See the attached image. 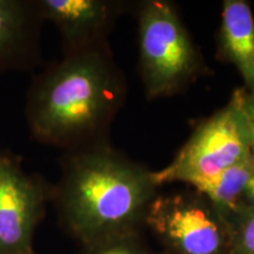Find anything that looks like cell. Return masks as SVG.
<instances>
[{
  "mask_svg": "<svg viewBox=\"0 0 254 254\" xmlns=\"http://www.w3.org/2000/svg\"><path fill=\"white\" fill-rule=\"evenodd\" d=\"M125 98L126 80L109 41L66 53L28 87V131L34 140L65 152L107 142Z\"/></svg>",
  "mask_w": 254,
  "mask_h": 254,
  "instance_id": "obj_1",
  "label": "cell"
},
{
  "mask_svg": "<svg viewBox=\"0 0 254 254\" xmlns=\"http://www.w3.org/2000/svg\"><path fill=\"white\" fill-rule=\"evenodd\" d=\"M52 200L63 226L84 246L138 232L159 187L153 171L107 142L65 152Z\"/></svg>",
  "mask_w": 254,
  "mask_h": 254,
  "instance_id": "obj_2",
  "label": "cell"
},
{
  "mask_svg": "<svg viewBox=\"0 0 254 254\" xmlns=\"http://www.w3.org/2000/svg\"><path fill=\"white\" fill-rule=\"evenodd\" d=\"M138 28L139 67L148 99L179 93L205 72L201 53L172 2H141Z\"/></svg>",
  "mask_w": 254,
  "mask_h": 254,
  "instance_id": "obj_3",
  "label": "cell"
},
{
  "mask_svg": "<svg viewBox=\"0 0 254 254\" xmlns=\"http://www.w3.org/2000/svg\"><path fill=\"white\" fill-rule=\"evenodd\" d=\"M251 154L245 119L236 95L194 129L166 167L153 171L155 185L187 184L196 190Z\"/></svg>",
  "mask_w": 254,
  "mask_h": 254,
  "instance_id": "obj_4",
  "label": "cell"
},
{
  "mask_svg": "<svg viewBox=\"0 0 254 254\" xmlns=\"http://www.w3.org/2000/svg\"><path fill=\"white\" fill-rule=\"evenodd\" d=\"M144 222L171 254H228L230 239L224 217L194 190L158 194Z\"/></svg>",
  "mask_w": 254,
  "mask_h": 254,
  "instance_id": "obj_5",
  "label": "cell"
},
{
  "mask_svg": "<svg viewBox=\"0 0 254 254\" xmlns=\"http://www.w3.org/2000/svg\"><path fill=\"white\" fill-rule=\"evenodd\" d=\"M52 190L45 178L24 170L21 155L0 150V254L33 252L34 233Z\"/></svg>",
  "mask_w": 254,
  "mask_h": 254,
  "instance_id": "obj_6",
  "label": "cell"
},
{
  "mask_svg": "<svg viewBox=\"0 0 254 254\" xmlns=\"http://www.w3.org/2000/svg\"><path fill=\"white\" fill-rule=\"evenodd\" d=\"M44 21L59 31L64 55L107 41L123 13L124 2L114 0H36Z\"/></svg>",
  "mask_w": 254,
  "mask_h": 254,
  "instance_id": "obj_7",
  "label": "cell"
},
{
  "mask_svg": "<svg viewBox=\"0 0 254 254\" xmlns=\"http://www.w3.org/2000/svg\"><path fill=\"white\" fill-rule=\"evenodd\" d=\"M44 23L36 0H0V72H26L39 65Z\"/></svg>",
  "mask_w": 254,
  "mask_h": 254,
  "instance_id": "obj_8",
  "label": "cell"
},
{
  "mask_svg": "<svg viewBox=\"0 0 254 254\" xmlns=\"http://www.w3.org/2000/svg\"><path fill=\"white\" fill-rule=\"evenodd\" d=\"M217 57L237 68L243 87L254 94V17L247 1L225 0L222 4Z\"/></svg>",
  "mask_w": 254,
  "mask_h": 254,
  "instance_id": "obj_9",
  "label": "cell"
},
{
  "mask_svg": "<svg viewBox=\"0 0 254 254\" xmlns=\"http://www.w3.org/2000/svg\"><path fill=\"white\" fill-rule=\"evenodd\" d=\"M253 173L254 155L251 153L195 192L204 195L219 213L225 215L239 206L244 190Z\"/></svg>",
  "mask_w": 254,
  "mask_h": 254,
  "instance_id": "obj_10",
  "label": "cell"
},
{
  "mask_svg": "<svg viewBox=\"0 0 254 254\" xmlns=\"http://www.w3.org/2000/svg\"><path fill=\"white\" fill-rule=\"evenodd\" d=\"M222 217L230 239L228 254H254V208L238 206Z\"/></svg>",
  "mask_w": 254,
  "mask_h": 254,
  "instance_id": "obj_11",
  "label": "cell"
},
{
  "mask_svg": "<svg viewBox=\"0 0 254 254\" xmlns=\"http://www.w3.org/2000/svg\"><path fill=\"white\" fill-rule=\"evenodd\" d=\"M84 247V254H155L141 240L138 232L105 238Z\"/></svg>",
  "mask_w": 254,
  "mask_h": 254,
  "instance_id": "obj_12",
  "label": "cell"
},
{
  "mask_svg": "<svg viewBox=\"0 0 254 254\" xmlns=\"http://www.w3.org/2000/svg\"><path fill=\"white\" fill-rule=\"evenodd\" d=\"M233 94L236 95L244 119H245L251 153L254 155V94L249 93L244 87L237 88Z\"/></svg>",
  "mask_w": 254,
  "mask_h": 254,
  "instance_id": "obj_13",
  "label": "cell"
},
{
  "mask_svg": "<svg viewBox=\"0 0 254 254\" xmlns=\"http://www.w3.org/2000/svg\"><path fill=\"white\" fill-rule=\"evenodd\" d=\"M239 206H245V207L254 208V173L251 177L250 182L247 183L246 189L244 190L243 196H241Z\"/></svg>",
  "mask_w": 254,
  "mask_h": 254,
  "instance_id": "obj_14",
  "label": "cell"
},
{
  "mask_svg": "<svg viewBox=\"0 0 254 254\" xmlns=\"http://www.w3.org/2000/svg\"><path fill=\"white\" fill-rule=\"evenodd\" d=\"M26 254H34L33 252H31V253H26Z\"/></svg>",
  "mask_w": 254,
  "mask_h": 254,
  "instance_id": "obj_15",
  "label": "cell"
}]
</instances>
